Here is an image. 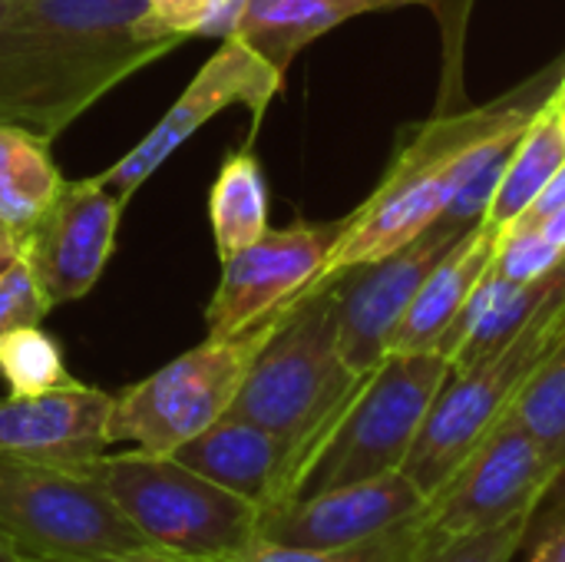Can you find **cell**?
I'll return each instance as SVG.
<instances>
[{
	"label": "cell",
	"mask_w": 565,
	"mask_h": 562,
	"mask_svg": "<svg viewBox=\"0 0 565 562\" xmlns=\"http://www.w3.org/2000/svg\"><path fill=\"white\" fill-rule=\"evenodd\" d=\"M179 43L146 0H13L0 17V123L53 142Z\"/></svg>",
	"instance_id": "1"
},
{
	"label": "cell",
	"mask_w": 565,
	"mask_h": 562,
	"mask_svg": "<svg viewBox=\"0 0 565 562\" xmlns=\"http://www.w3.org/2000/svg\"><path fill=\"white\" fill-rule=\"evenodd\" d=\"M543 79H533V86L510 93L490 106L440 113L424 126H417L397 149L377 189L351 215H344V229L318 282L377 262L414 242L420 232H427L444 212L463 159L493 132H500L503 126L523 116H533L546 103V96L556 86L540 89Z\"/></svg>",
	"instance_id": "2"
},
{
	"label": "cell",
	"mask_w": 565,
	"mask_h": 562,
	"mask_svg": "<svg viewBox=\"0 0 565 562\" xmlns=\"http://www.w3.org/2000/svg\"><path fill=\"white\" fill-rule=\"evenodd\" d=\"M361 378L344 364L338 348V278H324L291 305L255 354L228 414L281 437L295 454L298 480L305 460L354 397Z\"/></svg>",
	"instance_id": "3"
},
{
	"label": "cell",
	"mask_w": 565,
	"mask_h": 562,
	"mask_svg": "<svg viewBox=\"0 0 565 562\" xmlns=\"http://www.w3.org/2000/svg\"><path fill=\"white\" fill-rule=\"evenodd\" d=\"M93 467L152 553L182 562H232L258 543L262 510L172 454L132 447L129 454H103Z\"/></svg>",
	"instance_id": "4"
},
{
	"label": "cell",
	"mask_w": 565,
	"mask_h": 562,
	"mask_svg": "<svg viewBox=\"0 0 565 562\" xmlns=\"http://www.w3.org/2000/svg\"><path fill=\"white\" fill-rule=\"evenodd\" d=\"M450 374L437 351L384 354L305 460L288 500L401 470Z\"/></svg>",
	"instance_id": "5"
},
{
	"label": "cell",
	"mask_w": 565,
	"mask_h": 562,
	"mask_svg": "<svg viewBox=\"0 0 565 562\" xmlns=\"http://www.w3.org/2000/svg\"><path fill=\"white\" fill-rule=\"evenodd\" d=\"M0 537L23 562L152 553L93 464H50L10 450H0Z\"/></svg>",
	"instance_id": "6"
},
{
	"label": "cell",
	"mask_w": 565,
	"mask_h": 562,
	"mask_svg": "<svg viewBox=\"0 0 565 562\" xmlns=\"http://www.w3.org/2000/svg\"><path fill=\"white\" fill-rule=\"evenodd\" d=\"M565 335V262L556 288L540 305V311L520 328L500 351L490 358L454 371L440 388L407 460L404 474L420 487L424 497H434L444 480L463 464V457L490 434V427L507 417L550 354V348Z\"/></svg>",
	"instance_id": "7"
},
{
	"label": "cell",
	"mask_w": 565,
	"mask_h": 562,
	"mask_svg": "<svg viewBox=\"0 0 565 562\" xmlns=\"http://www.w3.org/2000/svg\"><path fill=\"white\" fill-rule=\"evenodd\" d=\"M288 311L291 308L238 335H205L202 344L189 348L156 374L126 388L113 401V444L126 441L149 454H172L185 441L222 421L232 411L255 354L265 348Z\"/></svg>",
	"instance_id": "8"
},
{
	"label": "cell",
	"mask_w": 565,
	"mask_h": 562,
	"mask_svg": "<svg viewBox=\"0 0 565 562\" xmlns=\"http://www.w3.org/2000/svg\"><path fill=\"white\" fill-rule=\"evenodd\" d=\"M563 470V464L513 414H507L463 457L444 487L427 497L420 537H463L503 527L516 517H533Z\"/></svg>",
	"instance_id": "9"
},
{
	"label": "cell",
	"mask_w": 565,
	"mask_h": 562,
	"mask_svg": "<svg viewBox=\"0 0 565 562\" xmlns=\"http://www.w3.org/2000/svg\"><path fill=\"white\" fill-rule=\"evenodd\" d=\"M281 86L285 73H278L262 53H255L242 36L232 33L202 63V70L169 106V113L142 136V142H136L109 169L96 172V182L106 185L126 205L142 189V182L222 109L242 103L252 113V129H258L265 109L281 93Z\"/></svg>",
	"instance_id": "10"
},
{
	"label": "cell",
	"mask_w": 565,
	"mask_h": 562,
	"mask_svg": "<svg viewBox=\"0 0 565 562\" xmlns=\"http://www.w3.org/2000/svg\"><path fill=\"white\" fill-rule=\"evenodd\" d=\"M344 229L338 222H291L268 229L248 248L222 258V278L205 305L209 338L238 335L291 308L324 272V262Z\"/></svg>",
	"instance_id": "11"
},
{
	"label": "cell",
	"mask_w": 565,
	"mask_h": 562,
	"mask_svg": "<svg viewBox=\"0 0 565 562\" xmlns=\"http://www.w3.org/2000/svg\"><path fill=\"white\" fill-rule=\"evenodd\" d=\"M467 232L430 225L404 248L338 275V348L354 374H371L424 278Z\"/></svg>",
	"instance_id": "12"
},
{
	"label": "cell",
	"mask_w": 565,
	"mask_h": 562,
	"mask_svg": "<svg viewBox=\"0 0 565 562\" xmlns=\"http://www.w3.org/2000/svg\"><path fill=\"white\" fill-rule=\"evenodd\" d=\"M119 215L122 202L96 176L63 182L46 215L20 242L17 255L33 265L53 308L79 301L96 288L116 248Z\"/></svg>",
	"instance_id": "13"
},
{
	"label": "cell",
	"mask_w": 565,
	"mask_h": 562,
	"mask_svg": "<svg viewBox=\"0 0 565 562\" xmlns=\"http://www.w3.org/2000/svg\"><path fill=\"white\" fill-rule=\"evenodd\" d=\"M427 497L404 474H384L374 480L334 487L324 494L285 500L262 510L258 543L291 547V550H338L374 540L417 513H424Z\"/></svg>",
	"instance_id": "14"
},
{
	"label": "cell",
	"mask_w": 565,
	"mask_h": 562,
	"mask_svg": "<svg viewBox=\"0 0 565 562\" xmlns=\"http://www.w3.org/2000/svg\"><path fill=\"white\" fill-rule=\"evenodd\" d=\"M113 394L70 381L63 388L0 401V450L50 460L93 464L113 444Z\"/></svg>",
	"instance_id": "15"
},
{
	"label": "cell",
	"mask_w": 565,
	"mask_h": 562,
	"mask_svg": "<svg viewBox=\"0 0 565 562\" xmlns=\"http://www.w3.org/2000/svg\"><path fill=\"white\" fill-rule=\"evenodd\" d=\"M172 457L228 494L245 497L258 510L288 500L295 480L291 447L271 431L232 414L185 441Z\"/></svg>",
	"instance_id": "16"
},
{
	"label": "cell",
	"mask_w": 565,
	"mask_h": 562,
	"mask_svg": "<svg viewBox=\"0 0 565 562\" xmlns=\"http://www.w3.org/2000/svg\"><path fill=\"white\" fill-rule=\"evenodd\" d=\"M497 248H500V232L487 222L460 235L457 245L424 278L420 291L414 295L411 308L404 311L387 344V354H424V351L440 354V341L460 318L463 305L470 301L483 275L493 268Z\"/></svg>",
	"instance_id": "17"
},
{
	"label": "cell",
	"mask_w": 565,
	"mask_h": 562,
	"mask_svg": "<svg viewBox=\"0 0 565 562\" xmlns=\"http://www.w3.org/2000/svg\"><path fill=\"white\" fill-rule=\"evenodd\" d=\"M401 3L407 0H248L235 36L262 53L278 73H288L295 56L328 30L351 17Z\"/></svg>",
	"instance_id": "18"
},
{
	"label": "cell",
	"mask_w": 565,
	"mask_h": 562,
	"mask_svg": "<svg viewBox=\"0 0 565 562\" xmlns=\"http://www.w3.org/2000/svg\"><path fill=\"white\" fill-rule=\"evenodd\" d=\"M63 182L50 142L0 123V225L17 238V252L30 229L46 215Z\"/></svg>",
	"instance_id": "19"
},
{
	"label": "cell",
	"mask_w": 565,
	"mask_h": 562,
	"mask_svg": "<svg viewBox=\"0 0 565 562\" xmlns=\"http://www.w3.org/2000/svg\"><path fill=\"white\" fill-rule=\"evenodd\" d=\"M563 159L565 119L553 106V99H546L536 109V116L530 119V126L523 129L516 149L510 152V162L503 169V179L497 185V195H493L483 222L493 225L497 232L520 222L530 212V205L536 202V195L543 192V185L550 182V176L563 166Z\"/></svg>",
	"instance_id": "20"
},
{
	"label": "cell",
	"mask_w": 565,
	"mask_h": 562,
	"mask_svg": "<svg viewBox=\"0 0 565 562\" xmlns=\"http://www.w3.org/2000/svg\"><path fill=\"white\" fill-rule=\"evenodd\" d=\"M209 229L218 262L258 242L268 225V182L252 146L222 159L209 189Z\"/></svg>",
	"instance_id": "21"
},
{
	"label": "cell",
	"mask_w": 565,
	"mask_h": 562,
	"mask_svg": "<svg viewBox=\"0 0 565 562\" xmlns=\"http://www.w3.org/2000/svg\"><path fill=\"white\" fill-rule=\"evenodd\" d=\"M510 414L565 467V335L530 374Z\"/></svg>",
	"instance_id": "22"
},
{
	"label": "cell",
	"mask_w": 565,
	"mask_h": 562,
	"mask_svg": "<svg viewBox=\"0 0 565 562\" xmlns=\"http://www.w3.org/2000/svg\"><path fill=\"white\" fill-rule=\"evenodd\" d=\"M0 374L17 397L43 394L76 381L66 371L60 344L40 331V325H23L0 335Z\"/></svg>",
	"instance_id": "23"
},
{
	"label": "cell",
	"mask_w": 565,
	"mask_h": 562,
	"mask_svg": "<svg viewBox=\"0 0 565 562\" xmlns=\"http://www.w3.org/2000/svg\"><path fill=\"white\" fill-rule=\"evenodd\" d=\"M420 540V513L374 540L338 547V550H291L275 543H255L245 556L232 562H411Z\"/></svg>",
	"instance_id": "24"
},
{
	"label": "cell",
	"mask_w": 565,
	"mask_h": 562,
	"mask_svg": "<svg viewBox=\"0 0 565 562\" xmlns=\"http://www.w3.org/2000/svg\"><path fill=\"white\" fill-rule=\"evenodd\" d=\"M533 517H516L503 527H490L480 533L444 537V540H417L411 562H513L526 543Z\"/></svg>",
	"instance_id": "25"
},
{
	"label": "cell",
	"mask_w": 565,
	"mask_h": 562,
	"mask_svg": "<svg viewBox=\"0 0 565 562\" xmlns=\"http://www.w3.org/2000/svg\"><path fill=\"white\" fill-rule=\"evenodd\" d=\"M152 23H159L166 33L189 40V36H218L228 40L242 17L248 0H146Z\"/></svg>",
	"instance_id": "26"
},
{
	"label": "cell",
	"mask_w": 565,
	"mask_h": 562,
	"mask_svg": "<svg viewBox=\"0 0 565 562\" xmlns=\"http://www.w3.org/2000/svg\"><path fill=\"white\" fill-rule=\"evenodd\" d=\"M563 258V248H556L553 242H546V238L540 235L536 225H530V222H513L510 229L500 232V248H497L493 268H497L507 282L523 285V282H536V278L550 275Z\"/></svg>",
	"instance_id": "27"
},
{
	"label": "cell",
	"mask_w": 565,
	"mask_h": 562,
	"mask_svg": "<svg viewBox=\"0 0 565 562\" xmlns=\"http://www.w3.org/2000/svg\"><path fill=\"white\" fill-rule=\"evenodd\" d=\"M50 298L36 282L33 265L23 255H13L0 268V335L23 325H40L50 311Z\"/></svg>",
	"instance_id": "28"
},
{
	"label": "cell",
	"mask_w": 565,
	"mask_h": 562,
	"mask_svg": "<svg viewBox=\"0 0 565 562\" xmlns=\"http://www.w3.org/2000/svg\"><path fill=\"white\" fill-rule=\"evenodd\" d=\"M559 205H565V159H563V166L550 176V182L543 185V192L536 195V202L530 205V212L520 219V222H540L543 215H550L553 209H559Z\"/></svg>",
	"instance_id": "29"
},
{
	"label": "cell",
	"mask_w": 565,
	"mask_h": 562,
	"mask_svg": "<svg viewBox=\"0 0 565 562\" xmlns=\"http://www.w3.org/2000/svg\"><path fill=\"white\" fill-rule=\"evenodd\" d=\"M530 562H565V517L556 520L546 537L533 547V556Z\"/></svg>",
	"instance_id": "30"
},
{
	"label": "cell",
	"mask_w": 565,
	"mask_h": 562,
	"mask_svg": "<svg viewBox=\"0 0 565 562\" xmlns=\"http://www.w3.org/2000/svg\"><path fill=\"white\" fill-rule=\"evenodd\" d=\"M533 225L540 229V235H543L546 242H553L556 248H563L565 252V205L553 209L550 215H543V219L533 222Z\"/></svg>",
	"instance_id": "31"
},
{
	"label": "cell",
	"mask_w": 565,
	"mask_h": 562,
	"mask_svg": "<svg viewBox=\"0 0 565 562\" xmlns=\"http://www.w3.org/2000/svg\"><path fill=\"white\" fill-rule=\"evenodd\" d=\"M66 562H182L166 553H136V556H113V560H66Z\"/></svg>",
	"instance_id": "32"
},
{
	"label": "cell",
	"mask_w": 565,
	"mask_h": 562,
	"mask_svg": "<svg viewBox=\"0 0 565 562\" xmlns=\"http://www.w3.org/2000/svg\"><path fill=\"white\" fill-rule=\"evenodd\" d=\"M13 255H17V238L0 225V258L7 262V258H13Z\"/></svg>",
	"instance_id": "33"
},
{
	"label": "cell",
	"mask_w": 565,
	"mask_h": 562,
	"mask_svg": "<svg viewBox=\"0 0 565 562\" xmlns=\"http://www.w3.org/2000/svg\"><path fill=\"white\" fill-rule=\"evenodd\" d=\"M0 562H23L17 556V550H13L3 537H0Z\"/></svg>",
	"instance_id": "34"
},
{
	"label": "cell",
	"mask_w": 565,
	"mask_h": 562,
	"mask_svg": "<svg viewBox=\"0 0 565 562\" xmlns=\"http://www.w3.org/2000/svg\"><path fill=\"white\" fill-rule=\"evenodd\" d=\"M10 7H13V0H0V17H3V13H7Z\"/></svg>",
	"instance_id": "35"
},
{
	"label": "cell",
	"mask_w": 565,
	"mask_h": 562,
	"mask_svg": "<svg viewBox=\"0 0 565 562\" xmlns=\"http://www.w3.org/2000/svg\"><path fill=\"white\" fill-rule=\"evenodd\" d=\"M0 268H3V258H0Z\"/></svg>",
	"instance_id": "36"
},
{
	"label": "cell",
	"mask_w": 565,
	"mask_h": 562,
	"mask_svg": "<svg viewBox=\"0 0 565 562\" xmlns=\"http://www.w3.org/2000/svg\"><path fill=\"white\" fill-rule=\"evenodd\" d=\"M563 119H565V113H563Z\"/></svg>",
	"instance_id": "37"
}]
</instances>
